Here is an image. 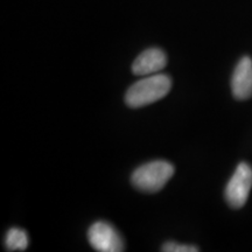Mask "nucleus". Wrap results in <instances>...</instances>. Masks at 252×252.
Wrapping results in <instances>:
<instances>
[{
    "instance_id": "f03ea898",
    "label": "nucleus",
    "mask_w": 252,
    "mask_h": 252,
    "mask_svg": "<svg viewBox=\"0 0 252 252\" xmlns=\"http://www.w3.org/2000/svg\"><path fill=\"white\" fill-rule=\"evenodd\" d=\"M174 166L163 160H156L138 167L132 173L131 182L135 188L147 193L161 190L174 175Z\"/></svg>"
},
{
    "instance_id": "7ed1b4c3",
    "label": "nucleus",
    "mask_w": 252,
    "mask_h": 252,
    "mask_svg": "<svg viewBox=\"0 0 252 252\" xmlns=\"http://www.w3.org/2000/svg\"><path fill=\"white\" fill-rule=\"evenodd\" d=\"M252 188V168L247 162H241L236 168L225 188V200L230 207L238 209L247 203Z\"/></svg>"
},
{
    "instance_id": "20e7f679",
    "label": "nucleus",
    "mask_w": 252,
    "mask_h": 252,
    "mask_svg": "<svg viewBox=\"0 0 252 252\" xmlns=\"http://www.w3.org/2000/svg\"><path fill=\"white\" fill-rule=\"evenodd\" d=\"M88 238L96 251L122 252L125 250L124 239L121 234L110 223L104 220H98L90 226Z\"/></svg>"
},
{
    "instance_id": "6e6552de",
    "label": "nucleus",
    "mask_w": 252,
    "mask_h": 252,
    "mask_svg": "<svg viewBox=\"0 0 252 252\" xmlns=\"http://www.w3.org/2000/svg\"><path fill=\"white\" fill-rule=\"evenodd\" d=\"M162 251L165 252H196L198 249L193 245H185L179 244L175 242H166L161 248Z\"/></svg>"
},
{
    "instance_id": "39448f33",
    "label": "nucleus",
    "mask_w": 252,
    "mask_h": 252,
    "mask_svg": "<svg viewBox=\"0 0 252 252\" xmlns=\"http://www.w3.org/2000/svg\"><path fill=\"white\" fill-rule=\"evenodd\" d=\"M231 90L236 99L244 100L252 96V60L244 56L236 65L231 78Z\"/></svg>"
},
{
    "instance_id": "0eeeda50",
    "label": "nucleus",
    "mask_w": 252,
    "mask_h": 252,
    "mask_svg": "<svg viewBox=\"0 0 252 252\" xmlns=\"http://www.w3.org/2000/svg\"><path fill=\"white\" fill-rule=\"evenodd\" d=\"M28 235L23 229L11 228L6 234L5 247L8 251H24L28 248Z\"/></svg>"
},
{
    "instance_id": "f257e3e1",
    "label": "nucleus",
    "mask_w": 252,
    "mask_h": 252,
    "mask_svg": "<svg viewBox=\"0 0 252 252\" xmlns=\"http://www.w3.org/2000/svg\"><path fill=\"white\" fill-rule=\"evenodd\" d=\"M172 88V78L166 74H153L135 82L125 94L130 108H143L163 98Z\"/></svg>"
},
{
    "instance_id": "423d86ee",
    "label": "nucleus",
    "mask_w": 252,
    "mask_h": 252,
    "mask_svg": "<svg viewBox=\"0 0 252 252\" xmlns=\"http://www.w3.org/2000/svg\"><path fill=\"white\" fill-rule=\"evenodd\" d=\"M167 64V56L162 49L150 48L144 50L134 60L132 64V72L135 76H150L158 74Z\"/></svg>"
}]
</instances>
